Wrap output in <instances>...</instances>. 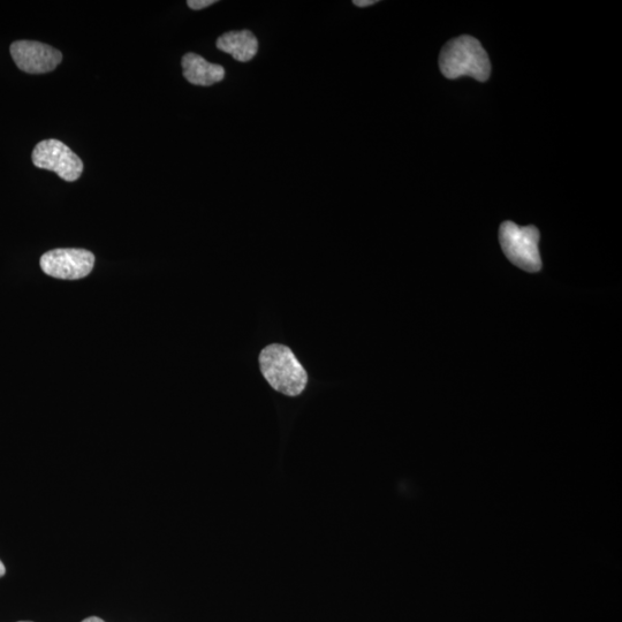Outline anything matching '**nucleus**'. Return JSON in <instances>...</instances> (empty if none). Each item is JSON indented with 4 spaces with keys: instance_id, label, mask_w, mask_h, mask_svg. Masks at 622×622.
<instances>
[{
    "instance_id": "1",
    "label": "nucleus",
    "mask_w": 622,
    "mask_h": 622,
    "mask_svg": "<svg viewBox=\"0 0 622 622\" xmlns=\"http://www.w3.org/2000/svg\"><path fill=\"white\" fill-rule=\"evenodd\" d=\"M439 67L447 79L470 77L477 81H487L491 74V64L487 51L472 36H460L446 43L439 56Z\"/></svg>"
},
{
    "instance_id": "2",
    "label": "nucleus",
    "mask_w": 622,
    "mask_h": 622,
    "mask_svg": "<svg viewBox=\"0 0 622 622\" xmlns=\"http://www.w3.org/2000/svg\"><path fill=\"white\" fill-rule=\"evenodd\" d=\"M262 374L273 390L287 397H298L305 391L308 375L290 347L270 345L260 355Z\"/></svg>"
},
{
    "instance_id": "3",
    "label": "nucleus",
    "mask_w": 622,
    "mask_h": 622,
    "mask_svg": "<svg viewBox=\"0 0 622 622\" xmlns=\"http://www.w3.org/2000/svg\"><path fill=\"white\" fill-rule=\"evenodd\" d=\"M500 245L508 260L518 268L537 272L542 268L540 250V232L535 226L520 227L512 222H505L499 230Z\"/></svg>"
},
{
    "instance_id": "4",
    "label": "nucleus",
    "mask_w": 622,
    "mask_h": 622,
    "mask_svg": "<svg viewBox=\"0 0 622 622\" xmlns=\"http://www.w3.org/2000/svg\"><path fill=\"white\" fill-rule=\"evenodd\" d=\"M32 159L36 168L55 172L67 182L79 180L83 172V163L79 156L66 144L55 139L37 143Z\"/></svg>"
},
{
    "instance_id": "5",
    "label": "nucleus",
    "mask_w": 622,
    "mask_h": 622,
    "mask_svg": "<svg viewBox=\"0 0 622 622\" xmlns=\"http://www.w3.org/2000/svg\"><path fill=\"white\" fill-rule=\"evenodd\" d=\"M40 264L45 275L63 280H79L93 271L95 255L86 249H55L42 255Z\"/></svg>"
},
{
    "instance_id": "6",
    "label": "nucleus",
    "mask_w": 622,
    "mask_h": 622,
    "mask_svg": "<svg viewBox=\"0 0 622 622\" xmlns=\"http://www.w3.org/2000/svg\"><path fill=\"white\" fill-rule=\"evenodd\" d=\"M10 52L14 63L20 70L29 74L55 71L63 62L62 52L48 44L36 41L13 42Z\"/></svg>"
},
{
    "instance_id": "7",
    "label": "nucleus",
    "mask_w": 622,
    "mask_h": 622,
    "mask_svg": "<svg viewBox=\"0 0 622 622\" xmlns=\"http://www.w3.org/2000/svg\"><path fill=\"white\" fill-rule=\"evenodd\" d=\"M184 68V77L192 85L210 87L221 82L225 78L224 67L211 64L196 53H187L181 60Z\"/></svg>"
},
{
    "instance_id": "8",
    "label": "nucleus",
    "mask_w": 622,
    "mask_h": 622,
    "mask_svg": "<svg viewBox=\"0 0 622 622\" xmlns=\"http://www.w3.org/2000/svg\"><path fill=\"white\" fill-rule=\"evenodd\" d=\"M216 45L219 50L229 53L241 63L250 62L259 51V41L249 30L225 33L219 37Z\"/></svg>"
},
{
    "instance_id": "9",
    "label": "nucleus",
    "mask_w": 622,
    "mask_h": 622,
    "mask_svg": "<svg viewBox=\"0 0 622 622\" xmlns=\"http://www.w3.org/2000/svg\"><path fill=\"white\" fill-rule=\"evenodd\" d=\"M216 3V0H188L187 5L189 9L200 11Z\"/></svg>"
},
{
    "instance_id": "10",
    "label": "nucleus",
    "mask_w": 622,
    "mask_h": 622,
    "mask_svg": "<svg viewBox=\"0 0 622 622\" xmlns=\"http://www.w3.org/2000/svg\"><path fill=\"white\" fill-rule=\"evenodd\" d=\"M377 0H354L353 4L358 7H367L375 5Z\"/></svg>"
},
{
    "instance_id": "11",
    "label": "nucleus",
    "mask_w": 622,
    "mask_h": 622,
    "mask_svg": "<svg viewBox=\"0 0 622 622\" xmlns=\"http://www.w3.org/2000/svg\"><path fill=\"white\" fill-rule=\"evenodd\" d=\"M81 622H105V621L98 617H90L85 620H82Z\"/></svg>"
},
{
    "instance_id": "12",
    "label": "nucleus",
    "mask_w": 622,
    "mask_h": 622,
    "mask_svg": "<svg viewBox=\"0 0 622 622\" xmlns=\"http://www.w3.org/2000/svg\"><path fill=\"white\" fill-rule=\"evenodd\" d=\"M6 573V568L4 566V564L2 563V560H0V578H2V576H4Z\"/></svg>"
},
{
    "instance_id": "13",
    "label": "nucleus",
    "mask_w": 622,
    "mask_h": 622,
    "mask_svg": "<svg viewBox=\"0 0 622 622\" xmlns=\"http://www.w3.org/2000/svg\"><path fill=\"white\" fill-rule=\"evenodd\" d=\"M19 622H32V621H19Z\"/></svg>"
}]
</instances>
